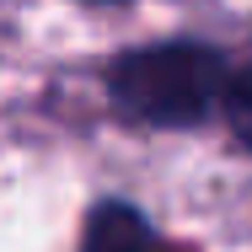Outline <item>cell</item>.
<instances>
[{
  "label": "cell",
  "instance_id": "obj_1",
  "mask_svg": "<svg viewBox=\"0 0 252 252\" xmlns=\"http://www.w3.org/2000/svg\"><path fill=\"white\" fill-rule=\"evenodd\" d=\"M231 81L236 75H225L220 49L199 38H177L124 54L107 75V97L134 124H199L215 97L225 102Z\"/></svg>",
  "mask_w": 252,
  "mask_h": 252
},
{
  "label": "cell",
  "instance_id": "obj_3",
  "mask_svg": "<svg viewBox=\"0 0 252 252\" xmlns=\"http://www.w3.org/2000/svg\"><path fill=\"white\" fill-rule=\"evenodd\" d=\"M225 118H231V129H236V140L252 151V64L231 81V92H225Z\"/></svg>",
  "mask_w": 252,
  "mask_h": 252
},
{
  "label": "cell",
  "instance_id": "obj_2",
  "mask_svg": "<svg viewBox=\"0 0 252 252\" xmlns=\"http://www.w3.org/2000/svg\"><path fill=\"white\" fill-rule=\"evenodd\" d=\"M81 252H151V225L129 204H97L86 220Z\"/></svg>",
  "mask_w": 252,
  "mask_h": 252
}]
</instances>
